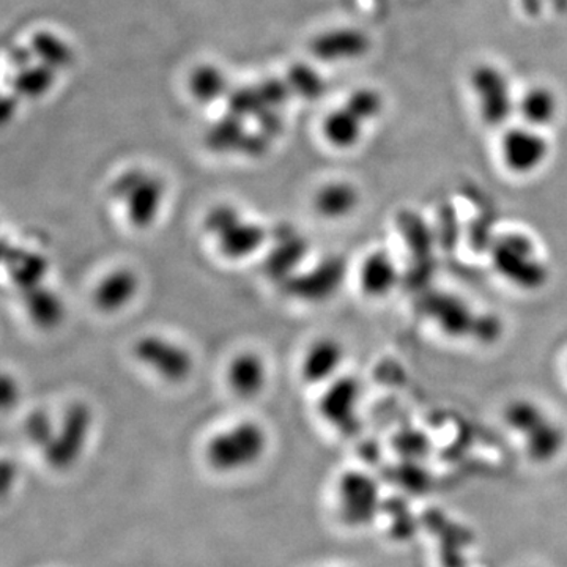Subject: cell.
<instances>
[{
	"label": "cell",
	"instance_id": "1",
	"mask_svg": "<svg viewBox=\"0 0 567 567\" xmlns=\"http://www.w3.org/2000/svg\"><path fill=\"white\" fill-rule=\"evenodd\" d=\"M202 227L215 244L216 253L229 262H244L264 253L272 230L250 218L236 204L221 202L208 208Z\"/></svg>",
	"mask_w": 567,
	"mask_h": 567
},
{
	"label": "cell",
	"instance_id": "2",
	"mask_svg": "<svg viewBox=\"0 0 567 567\" xmlns=\"http://www.w3.org/2000/svg\"><path fill=\"white\" fill-rule=\"evenodd\" d=\"M268 449V434L254 420H241L213 434L205 443V462L216 473L232 474L257 466Z\"/></svg>",
	"mask_w": 567,
	"mask_h": 567
},
{
	"label": "cell",
	"instance_id": "3",
	"mask_svg": "<svg viewBox=\"0 0 567 567\" xmlns=\"http://www.w3.org/2000/svg\"><path fill=\"white\" fill-rule=\"evenodd\" d=\"M109 191L131 229L141 232L152 229L165 212L168 188L162 177L148 169L123 170L113 179Z\"/></svg>",
	"mask_w": 567,
	"mask_h": 567
},
{
	"label": "cell",
	"instance_id": "4",
	"mask_svg": "<svg viewBox=\"0 0 567 567\" xmlns=\"http://www.w3.org/2000/svg\"><path fill=\"white\" fill-rule=\"evenodd\" d=\"M492 268L520 292H539L551 279V268L538 244L522 232H506L492 244Z\"/></svg>",
	"mask_w": 567,
	"mask_h": 567
},
{
	"label": "cell",
	"instance_id": "5",
	"mask_svg": "<svg viewBox=\"0 0 567 567\" xmlns=\"http://www.w3.org/2000/svg\"><path fill=\"white\" fill-rule=\"evenodd\" d=\"M131 353L145 371L169 385L190 381L196 367V361L188 347L159 333L140 336L134 340Z\"/></svg>",
	"mask_w": 567,
	"mask_h": 567
},
{
	"label": "cell",
	"instance_id": "6",
	"mask_svg": "<svg viewBox=\"0 0 567 567\" xmlns=\"http://www.w3.org/2000/svg\"><path fill=\"white\" fill-rule=\"evenodd\" d=\"M95 417L91 406L73 402L63 410L57 420L55 435L48 448L43 451V459L49 468L65 471L76 466L88 446Z\"/></svg>",
	"mask_w": 567,
	"mask_h": 567
},
{
	"label": "cell",
	"instance_id": "7",
	"mask_svg": "<svg viewBox=\"0 0 567 567\" xmlns=\"http://www.w3.org/2000/svg\"><path fill=\"white\" fill-rule=\"evenodd\" d=\"M505 420L509 427L522 435L528 453L534 459H552L565 443L562 427L533 400L510 402L505 410Z\"/></svg>",
	"mask_w": 567,
	"mask_h": 567
},
{
	"label": "cell",
	"instance_id": "8",
	"mask_svg": "<svg viewBox=\"0 0 567 567\" xmlns=\"http://www.w3.org/2000/svg\"><path fill=\"white\" fill-rule=\"evenodd\" d=\"M470 87L476 99L482 122L488 126H505L514 112L517 99L508 76L498 67L482 63L471 71Z\"/></svg>",
	"mask_w": 567,
	"mask_h": 567
},
{
	"label": "cell",
	"instance_id": "9",
	"mask_svg": "<svg viewBox=\"0 0 567 567\" xmlns=\"http://www.w3.org/2000/svg\"><path fill=\"white\" fill-rule=\"evenodd\" d=\"M498 154L503 168L509 173L530 177L547 165L552 147L542 130L523 123L503 131Z\"/></svg>",
	"mask_w": 567,
	"mask_h": 567
},
{
	"label": "cell",
	"instance_id": "10",
	"mask_svg": "<svg viewBox=\"0 0 567 567\" xmlns=\"http://www.w3.org/2000/svg\"><path fill=\"white\" fill-rule=\"evenodd\" d=\"M347 265L342 257L329 255L314 265H304L281 289L304 304H322L331 300L346 281Z\"/></svg>",
	"mask_w": 567,
	"mask_h": 567
},
{
	"label": "cell",
	"instance_id": "11",
	"mask_svg": "<svg viewBox=\"0 0 567 567\" xmlns=\"http://www.w3.org/2000/svg\"><path fill=\"white\" fill-rule=\"evenodd\" d=\"M363 386L353 375L342 374L324 386L317 411L329 427L342 435L357 434L360 427V403Z\"/></svg>",
	"mask_w": 567,
	"mask_h": 567
},
{
	"label": "cell",
	"instance_id": "12",
	"mask_svg": "<svg viewBox=\"0 0 567 567\" xmlns=\"http://www.w3.org/2000/svg\"><path fill=\"white\" fill-rule=\"evenodd\" d=\"M310 243L306 237L292 226H279L269 233L264 253V272L272 281H289L306 265Z\"/></svg>",
	"mask_w": 567,
	"mask_h": 567
},
{
	"label": "cell",
	"instance_id": "13",
	"mask_svg": "<svg viewBox=\"0 0 567 567\" xmlns=\"http://www.w3.org/2000/svg\"><path fill=\"white\" fill-rule=\"evenodd\" d=\"M2 265L17 295L46 284L51 272L48 257L40 251L10 243L9 240H3L2 243Z\"/></svg>",
	"mask_w": 567,
	"mask_h": 567
},
{
	"label": "cell",
	"instance_id": "14",
	"mask_svg": "<svg viewBox=\"0 0 567 567\" xmlns=\"http://www.w3.org/2000/svg\"><path fill=\"white\" fill-rule=\"evenodd\" d=\"M141 293V276L131 267L106 272L92 290V301L101 314L116 315L126 311Z\"/></svg>",
	"mask_w": 567,
	"mask_h": 567
},
{
	"label": "cell",
	"instance_id": "15",
	"mask_svg": "<svg viewBox=\"0 0 567 567\" xmlns=\"http://www.w3.org/2000/svg\"><path fill=\"white\" fill-rule=\"evenodd\" d=\"M343 363H346V349L339 339L331 336L314 339L301 354V381L324 388L329 382L343 374Z\"/></svg>",
	"mask_w": 567,
	"mask_h": 567
},
{
	"label": "cell",
	"instance_id": "16",
	"mask_svg": "<svg viewBox=\"0 0 567 567\" xmlns=\"http://www.w3.org/2000/svg\"><path fill=\"white\" fill-rule=\"evenodd\" d=\"M358 287L369 300H385L396 292L400 268L386 250H374L364 255L357 272Z\"/></svg>",
	"mask_w": 567,
	"mask_h": 567
},
{
	"label": "cell",
	"instance_id": "17",
	"mask_svg": "<svg viewBox=\"0 0 567 567\" xmlns=\"http://www.w3.org/2000/svg\"><path fill=\"white\" fill-rule=\"evenodd\" d=\"M339 512L343 522L363 524L374 514L377 488L374 481L360 471L343 474L338 484Z\"/></svg>",
	"mask_w": 567,
	"mask_h": 567
},
{
	"label": "cell",
	"instance_id": "18",
	"mask_svg": "<svg viewBox=\"0 0 567 567\" xmlns=\"http://www.w3.org/2000/svg\"><path fill=\"white\" fill-rule=\"evenodd\" d=\"M226 382L230 393L239 399H255L267 388V361L253 350L233 354L226 367Z\"/></svg>",
	"mask_w": 567,
	"mask_h": 567
},
{
	"label": "cell",
	"instance_id": "19",
	"mask_svg": "<svg viewBox=\"0 0 567 567\" xmlns=\"http://www.w3.org/2000/svg\"><path fill=\"white\" fill-rule=\"evenodd\" d=\"M371 40L360 28L339 27L317 35L311 41V55L322 62H347L366 56Z\"/></svg>",
	"mask_w": 567,
	"mask_h": 567
},
{
	"label": "cell",
	"instance_id": "20",
	"mask_svg": "<svg viewBox=\"0 0 567 567\" xmlns=\"http://www.w3.org/2000/svg\"><path fill=\"white\" fill-rule=\"evenodd\" d=\"M361 205V193L349 180H329L318 186L312 198L314 212L325 221L338 222L350 218Z\"/></svg>",
	"mask_w": 567,
	"mask_h": 567
},
{
	"label": "cell",
	"instance_id": "21",
	"mask_svg": "<svg viewBox=\"0 0 567 567\" xmlns=\"http://www.w3.org/2000/svg\"><path fill=\"white\" fill-rule=\"evenodd\" d=\"M26 317L35 328L52 331L65 321L67 306L62 295L48 284L20 293Z\"/></svg>",
	"mask_w": 567,
	"mask_h": 567
},
{
	"label": "cell",
	"instance_id": "22",
	"mask_svg": "<svg viewBox=\"0 0 567 567\" xmlns=\"http://www.w3.org/2000/svg\"><path fill=\"white\" fill-rule=\"evenodd\" d=\"M364 125L366 123L357 113L342 106L326 113L322 122V134L326 144L336 150H352L363 140L366 130Z\"/></svg>",
	"mask_w": 567,
	"mask_h": 567
},
{
	"label": "cell",
	"instance_id": "23",
	"mask_svg": "<svg viewBox=\"0 0 567 567\" xmlns=\"http://www.w3.org/2000/svg\"><path fill=\"white\" fill-rule=\"evenodd\" d=\"M559 112V101L555 92L545 85H533L517 99V113L524 125L538 128L551 126Z\"/></svg>",
	"mask_w": 567,
	"mask_h": 567
},
{
	"label": "cell",
	"instance_id": "24",
	"mask_svg": "<svg viewBox=\"0 0 567 567\" xmlns=\"http://www.w3.org/2000/svg\"><path fill=\"white\" fill-rule=\"evenodd\" d=\"M28 46H31L38 62L55 71L69 70L76 60L73 48L55 32H37V34L32 35Z\"/></svg>",
	"mask_w": 567,
	"mask_h": 567
},
{
	"label": "cell",
	"instance_id": "25",
	"mask_svg": "<svg viewBox=\"0 0 567 567\" xmlns=\"http://www.w3.org/2000/svg\"><path fill=\"white\" fill-rule=\"evenodd\" d=\"M190 92L202 105H210L226 98L230 92L225 71L216 65H198L190 76Z\"/></svg>",
	"mask_w": 567,
	"mask_h": 567
},
{
	"label": "cell",
	"instance_id": "26",
	"mask_svg": "<svg viewBox=\"0 0 567 567\" xmlns=\"http://www.w3.org/2000/svg\"><path fill=\"white\" fill-rule=\"evenodd\" d=\"M56 80L57 71L38 62L16 71L12 80V88L16 97L37 99L51 92Z\"/></svg>",
	"mask_w": 567,
	"mask_h": 567
},
{
	"label": "cell",
	"instance_id": "27",
	"mask_svg": "<svg viewBox=\"0 0 567 567\" xmlns=\"http://www.w3.org/2000/svg\"><path fill=\"white\" fill-rule=\"evenodd\" d=\"M246 133L248 131L243 126V119L229 112L222 119H219L218 122L213 123L207 133V144L215 152H240Z\"/></svg>",
	"mask_w": 567,
	"mask_h": 567
},
{
	"label": "cell",
	"instance_id": "28",
	"mask_svg": "<svg viewBox=\"0 0 567 567\" xmlns=\"http://www.w3.org/2000/svg\"><path fill=\"white\" fill-rule=\"evenodd\" d=\"M286 81L292 88V94L306 101H315V99L324 97L326 92L324 76L307 63H295L290 67Z\"/></svg>",
	"mask_w": 567,
	"mask_h": 567
},
{
	"label": "cell",
	"instance_id": "29",
	"mask_svg": "<svg viewBox=\"0 0 567 567\" xmlns=\"http://www.w3.org/2000/svg\"><path fill=\"white\" fill-rule=\"evenodd\" d=\"M226 99L229 112L243 120L248 117L255 119L258 113L268 109L258 94L257 85H241V87L230 88Z\"/></svg>",
	"mask_w": 567,
	"mask_h": 567
},
{
	"label": "cell",
	"instance_id": "30",
	"mask_svg": "<svg viewBox=\"0 0 567 567\" xmlns=\"http://www.w3.org/2000/svg\"><path fill=\"white\" fill-rule=\"evenodd\" d=\"M57 420L45 409H35L27 414L24 421V435L35 448L45 451L55 435Z\"/></svg>",
	"mask_w": 567,
	"mask_h": 567
},
{
	"label": "cell",
	"instance_id": "31",
	"mask_svg": "<svg viewBox=\"0 0 567 567\" xmlns=\"http://www.w3.org/2000/svg\"><path fill=\"white\" fill-rule=\"evenodd\" d=\"M346 108L357 113L364 123H371L372 120L378 119V116L385 108V101L381 92L374 91V88L363 87L357 88L349 95V98L343 102Z\"/></svg>",
	"mask_w": 567,
	"mask_h": 567
},
{
	"label": "cell",
	"instance_id": "32",
	"mask_svg": "<svg viewBox=\"0 0 567 567\" xmlns=\"http://www.w3.org/2000/svg\"><path fill=\"white\" fill-rule=\"evenodd\" d=\"M258 94L268 109H279L292 97V88L286 80L268 77L257 84Z\"/></svg>",
	"mask_w": 567,
	"mask_h": 567
},
{
	"label": "cell",
	"instance_id": "33",
	"mask_svg": "<svg viewBox=\"0 0 567 567\" xmlns=\"http://www.w3.org/2000/svg\"><path fill=\"white\" fill-rule=\"evenodd\" d=\"M255 122H257L261 133H264L265 136L269 137V140L278 136L284 128V120L281 113L278 112V109H265L264 112L258 113V116L255 117Z\"/></svg>",
	"mask_w": 567,
	"mask_h": 567
},
{
	"label": "cell",
	"instance_id": "34",
	"mask_svg": "<svg viewBox=\"0 0 567 567\" xmlns=\"http://www.w3.org/2000/svg\"><path fill=\"white\" fill-rule=\"evenodd\" d=\"M21 388L17 385L16 378L12 375H2L0 382V402H2L3 410L12 409L20 402Z\"/></svg>",
	"mask_w": 567,
	"mask_h": 567
},
{
	"label": "cell",
	"instance_id": "35",
	"mask_svg": "<svg viewBox=\"0 0 567 567\" xmlns=\"http://www.w3.org/2000/svg\"><path fill=\"white\" fill-rule=\"evenodd\" d=\"M35 60L37 59H35V55L34 51H32L31 46H14L9 55L10 65H12L16 71L34 65Z\"/></svg>",
	"mask_w": 567,
	"mask_h": 567
},
{
	"label": "cell",
	"instance_id": "36",
	"mask_svg": "<svg viewBox=\"0 0 567 567\" xmlns=\"http://www.w3.org/2000/svg\"><path fill=\"white\" fill-rule=\"evenodd\" d=\"M16 95H14V97H3L2 105H0V113H2L3 122H7V120L12 119L13 113L16 112Z\"/></svg>",
	"mask_w": 567,
	"mask_h": 567
},
{
	"label": "cell",
	"instance_id": "37",
	"mask_svg": "<svg viewBox=\"0 0 567 567\" xmlns=\"http://www.w3.org/2000/svg\"><path fill=\"white\" fill-rule=\"evenodd\" d=\"M566 371H567V363H566Z\"/></svg>",
	"mask_w": 567,
	"mask_h": 567
}]
</instances>
